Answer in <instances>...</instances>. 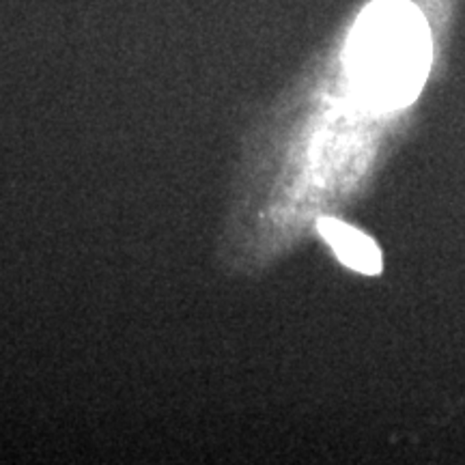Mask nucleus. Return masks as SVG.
Masks as SVG:
<instances>
[{
    "label": "nucleus",
    "instance_id": "f257e3e1",
    "mask_svg": "<svg viewBox=\"0 0 465 465\" xmlns=\"http://www.w3.org/2000/svg\"><path fill=\"white\" fill-rule=\"evenodd\" d=\"M431 65L429 28L407 0L364 9L347 45V69L366 106L391 110L416 100Z\"/></svg>",
    "mask_w": 465,
    "mask_h": 465
},
{
    "label": "nucleus",
    "instance_id": "f03ea898",
    "mask_svg": "<svg viewBox=\"0 0 465 465\" xmlns=\"http://www.w3.org/2000/svg\"><path fill=\"white\" fill-rule=\"evenodd\" d=\"M319 231H322L323 240L332 246L336 257L347 267L362 272V274H380L381 254L371 237L332 218L319 220Z\"/></svg>",
    "mask_w": 465,
    "mask_h": 465
}]
</instances>
